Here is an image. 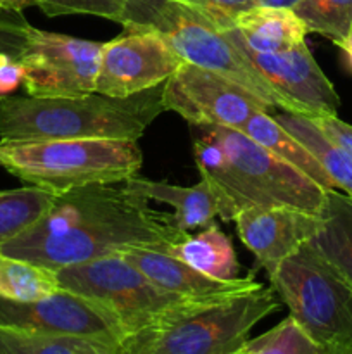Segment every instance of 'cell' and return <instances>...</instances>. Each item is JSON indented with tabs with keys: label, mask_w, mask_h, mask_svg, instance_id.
<instances>
[{
	"label": "cell",
	"mask_w": 352,
	"mask_h": 354,
	"mask_svg": "<svg viewBox=\"0 0 352 354\" xmlns=\"http://www.w3.org/2000/svg\"><path fill=\"white\" fill-rule=\"evenodd\" d=\"M81 349L83 354H121L117 346H107L102 342L86 341V339L81 341Z\"/></svg>",
	"instance_id": "obj_32"
},
{
	"label": "cell",
	"mask_w": 352,
	"mask_h": 354,
	"mask_svg": "<svg viewBox=\"0 0 352 354\" xmlns=\"http://www.w3.org/2000/svg\"><path fill=\"white\" fill-rule=\"evenodd\" d=\"M292 10L307 33H320L333 44L352 33V0H300Z\"/></svg>",
	"instance_id": "obj_24"
},
{
	"label": "cell",
	"mask_w": 352,
	"mask_h": 354,
	"mask_svg": "<svg viewBox=\"0 0 352 354\" xmlns=\"http://www.w3.org/2000/svg\"><path fill=\"white\" fill-rule=\"evenodd\" d=\"M307 245L352 286V197L326 190L320 228Z\"/></svg>",
	"instance_id": "obj_18"
},
{
	"label": "cell",
	"mask_w": 352,
	"mask_h": 354,
	"mask_svg": "<svg viewBox=\"0 0 352 354\" xmlns=\"http://www.w3.org/2000/svg\"><path fill=\"white\" fill-rule=\"evenodd\" d=\"M144 156L137 140H0V166L28 185L54 194L88 185L124 183L140 171Z\"/></svg>",
	"instance_id": "obj_5"
},
{
	"label": "cell",
	"mask_w": 352,
	"mask_h": 354,
	"mask_svg": "<svg viewBox=\"0 0 352 354\" xmlns=\"http://www.w3.org/2000/svg\"><path fill=\"white\" fill-rule=\"evenodd\" d=\"M230 40L245 50L273 54L302 44L307 28L292 9L254 7L237 16L235 24L224 28Z\"/></svg>",
	"instance_id": "obj_16"
},
{
	"label": "cell",
	"mask_w": 352,
	"mask_h": 354,
	"mask_svg": "<svg viewBox=\"0 0 352 354\" xmlns=\"http://www.w3.org/2000/svg\"><path fill=\"white\" fill-rule=\"evenodd\" d=\"M251 354H330L313 341L292 317H286L276 327L255 339H248Z\"/></svg>",
	"instance_id": "obj_25"
},
{
	"label": "cell",
	"mask_w": 352,
	"mask_h": 354,
	"mask_svg": "<svg viewBox=\"0 0 352 354\" xmlns=\"http://www.w3.org/2000/svg\"><path fill=\"white\" fill-rule=\"evenodd\" d=\"M55 277L61 289L95 301L116 315L128 335L186 308L207 303L161 289L121 254L64 266Z\"/></svg>",
	"instance_id": "obj_8"
},
{
	"label": "cell",
	"mask_w": 352,
	"mask_h": 354,
	"mask_svg": "<svg viewBox=\"0 0 352 354\" xmlns=\"http://www.w3.org/2000/svg\"><path fill=\"white\" fill-rule=\"evenodd\" d=\"M162 113L164 83L126 99L97 92L76 97L7 95L0 99V140H138Z\"/></svg>",
	"instance_id": "obj_3"
},
{
	"label": "cell",
	"mask_w": 352,
	"mask_h": 354,
	"mask_svg": "<svg viewBox=\"0 0 352 354\" xmlns=\"http://www.w3.org/2000/svg\"><path fill=\"white\" fill-rule=\"evenodd\" d=\"M178 2L186 3L199 12L206 14L223 30L233 26L235 19L242 12L259 7V0H178Z\"/></svg>",
	"instance_id": "obj_29"
},
{
	"label": "cell",
	"mask_w": 352,
	"mask_h": 354,
	"mask_svg": "<svg viewBox=\"0 0 352 354\" xmlns=\"http://www.w3.org/2000/svg\"><path fill=\"white\" fill-rule=\"evenodd\" d=\"M166 111L179 114L188 124H214L242 130L257 111H273L238 83L183 62L164 82Z\"/></svg>",
	"instance_id": "obj_11"
},
{
	"label": "cell",
	"mask_w": 352,
	"mask_h": 354,
	"mask_svg": "<svg viewBox=\"0 0 352 354\" xmlns=\"http://www.w3.org/2000/svg\"><path fill=\"white\" fill-rule=\"evenodd\" d=\"M186 235L173 214L152 209L126 183H110L59 194L50 209L0 252L57 272L137 248L169 251Z\"/></svg>",
	"instance_id": "obj_1"
},
{
	"label": "cell",
	"mask_w": 352,
	"mask_h": 354,
	"mask_svg": "<svg viewBox=\"0 0 352 354\" xmlns=\"http://www.w3.org/2000/svg\"><path fill=\"white\" fill-rule=\"evenodd\" d=\"M245 248L261 268L271 275L276 266L311 241L320 228L321 216L292 207H247L235 218Z\"/></svg>",
	"instance_id": "obj_14"
},
{
	"label": "cell",
	"mask_w": 352,
	"mask_h": 354,
	"mask_svg": "<svg viewBox=\"0 0 352 354\" xmlns=\"http://www.w3.org/2000/svg\"><path fill=\"white\" fill-rule=\"evenodd\" d=\"M289 317L330 354L352 351V286L307 244L269 275Z\"/></svg>",
	"instance_id": "obj_7"
},
{
	"label": "cell",
	"mask_w": 352,
	"mask_h": 354,
	"mask_svg": "<svg viewBox=\"0 0 352 354\" xmlns=\"http://www.w3.org/2000/svg\"><path fill=\"white\" fill-rule=\"evenodd\" d=\"M273 289L195 304L128 335L121 354H235L248 342L252 328L278 311Z\"/></svg>",
	"instance_id": "obj_6"
},
{
	"label": "cell",
	"mask_w": 352,
	"mask_h": 354,
	"mask_svg": "<svg viewBox=\"0 0 352 354\" xmlns=\"http://www.w3.org/2000/svg\"><path fill=\"white\" fill-rule=\"evenodd\" d=\"M57 196L35 185L0 190V245L33 227L50 209Z\"/></svg>",
	"instance_id": "obj_22"
},
{
	"label": "cell",
	"mask_w": 352,
	"mask_h": 354,
	"mask_svg": "<svg viewBox=\"0 0 352 354\" xmlns=\"http://www.w3.org/2000/svg\"><path fill=\"white\" fill-rule=\"evenodd\" d=\"M10 61V57L7 54H2V52H0V68H2L3 64H6V62H9Z\"/></svg>",
	"instance_id": "obj_36"
},
{
	"label": "cell",
	"mask_w": 352,
	"mask_h": 354,
	"mask_svg": "<svg viewBox=\"0 0 352 354\" xmlns=\"http://www.w3.org/2000/svg\"><path fill=\"white\" fill-rule=\"evenodd\" d=\"M35 6L48 17L86 14L119 23L124 0H35Z\"/></svg>",
	"instance_id": "obj_27"
},
{
	"label": "cell",
	"mask_w": 352,
	"mask_h": 354,
	"mask_svg": "<svg viewBox=\"0 0 352 354\" xmlns=\"http://www.w3.org/2000/svg\"><path fill=\"white\" fill-rule=\"evenodd\" d=\"M347 354H352V351H351V353H347Z\"/></svg>",
	"instance_id": "obj_39"
},
{
	"label": "cell",
	"mask_w": 352,
	"mask_h": 354,
	"mask_svg": "<svg viewBox=\"0 0 352 354\" xmlns=\"http://www.w3.org/2000/svg\"><path fill=\"white\" fill-rule=\"evenodd\" d=\"M0 325L117 348L128 335L116 315L107 308L64 289L30 303L0 297Z\"/></svg>",
	"instance_id": "obj_10"
},
{
	"label": "cell",
	"mask_w": 352,
	"mask_h": 354,
	"mask_svg": "<svg viewBox=\"0 0 352 354\" xmlns=\"http://www.w3.org/2000/svg\"><path fill=\"white\" fill-rule=\"evenodd\" d=\"M31 24L24 19L23 12H0V52L7 54L14 61H19L28 44Z\"/></svg>",
	"instance_id": "obj_28"
},
{
	"label": "cell",
	"mask_w": 352,
	"mask_h": 354,
	"mask_svg": "<svg viewBox=\"0 0 352 354\" xmlns=\"http://www.w3.org/2000/svg\"><path fill=\"white\" fill-rule=\"evenodd\" d=\"M238 131H242V133H245L247 137H251L252 140L257 142L259 145L268 149L269 152L278 156V158L283 159L285 162L295 166L297 169H300L304 175H307L311 180H314V182L320 187H323L324 190L335 189L333 182H331L330 176L326 175V171H324L323 166L320 165V161L314 158L313 152H311L302 142L297 140L292 133H289V131L269 114V111H257V113H254L248 118L247 123L244 124V128Z\"/></svg>",
	"instance_id": "obj_20"
},
{
	"label": "cell",
	"mask_w": 352,
	"mask_h": 354,
	"mask_svg": "<svg viewBox=\"0 0 352 354\" xmlns=\"http://www.w3.org/2000/svg\"><path fill=\"white\" fill-rule=\"evenodd\" d=\"M124 183L147 201H155V203L169 204L175 207L173 221L185 234L197 228L202 230L209 227L217 216L216 199L209 185L202 178L197 185L192 187L171 185L168 182H152L140 176H131Z\"/></svg>",
	"instance_id": "obj_17"
},
{
	"label": "cell",
	"mask_w": 352,
	"mask_h": 354,
	"mask_svg": "<svg viewBox=\"0 0 352 354\" xmlns=\"http://www.w3.org/2000/svg\"><path fill=\"white\" fill-rule=\"evenodd\" d=\"M183 62L155 33L124 31L104 44L95 92L116 99L147 92L162 85Z\"/></svg>",
	"instance_id": "obj_12"
},
{
	"label": "cell",
	"mask_w": 352,
	"mask_h": 354,
	"mask_svg": "<svg viewBox=\"0 0 352 354\" xmlns=\"http://www.w3.org/2000/svg\"><path fill=\"white\" fill-rule=\"evenodd\" d=\"M102 41L31 28L19 62L23 86L33 97H76L95 92Z\"/></svg>",
	"instance_id": "obj_9"
},
{
	"label": "cell",
	"mask_w": 352,
	"mask_h": 354,
	"mask_svg": "<svg viewBox=\"0 0 352 354\" xmlns=\"http://www.w3.org/2000/svg\"><path fill=\"white\" fill-rule=\"evenodd\" d=\"M311 120L331 142L352 154V124L342 121L337 114H321V116H314Z\"/></svg>",
	"instance_id": "obj_30"
},
{
	"label": "cell",
	"mask_w": 352,
	"mask_h": 354,
	"mask_svg": "<svg viewBox=\"0 0 352 354\" xmlns=\"http://www.w3.org/2000/svg\"><path fill=\"white\" fill-rule=\"evenodd\" d=\"M238 48L251 59L271 88L289 100L299 114L309 118L338 114L340 97L328 76L321 71L306 41L273 54H257Z\"/></svg>",
	"instance_id": "obj_13"
},
{
	"label": "cell",
	"mask_w": 352,
	"mask_h": 354,
	"mask_svg": "<svg viewBox=\"0 0 352 354\" xmlns=\"http://www.w3.org/2000/svg\"><path fill=\"white\" fill-rule=\"evenodd\" d=\"M24 75H26V71H24V66L19 61L10 59L9 62H6L0 68V99L16 92L23 85Z\"/></svg>",
	"instance_id": "obj_31"
},
{
	"label": "cell",
	"mask_w": 352,
	"mask_h": 354,
	"mask_svg": "<svg viewBox=\"0 0 352 354\" xmlns=\"http://www.w3.org/2000/svg\"><path fill=\"white\" fill-rule=\"evenodd\" d=\"M59 289L55 272L0 252V297L30 303L43 299Z\"/></svg>",
	"instance_id": "obj_23"
},
{
	"label": "cell",
	"mask_w": 352,
	"mask_h": 354,
	"mask_svg": "<svg viewBox=\"0 0 352 354\" xmlns=\"http://www.w3.org/2000/svg\"><path fill=\"white\" fill-rule=\"evenodd\" d=\"M2 10H3V9H2V0H0V12H2Z\"/></svg>",
	"instance_id": "obj_38"
},
{
	"label": "cell",
	"mask_w": 352,
	"mask_h": 354,
	"mask_svg": "<svg viewBox=\"0 0 352 354\" xmlns=\"http://www.w3.org/2000/svg\"><path fill=\"white\" fill-rule=\"evenodd\" d=\"M81 341L0 325V354H83Z\"/></svg>",
	"instance_id": "obj_26"
},
{
	"label": "cell",
	"mask_w": 352,
	"mask_h": 354,
	"mask_svg": "<svg viewBox=\"0 0 352 354\" xmlns=\"http://www.w3.org/2000/svg\"><path fill=\"white\" fill-rule=\"evenodd\" d=\"M168 252L209 279L223 282L240 279L233 242L216 223L202 228L197 235H186Z\"/></svg>",
	"instance_id": "obj_19"
},
{
	"label": "cell",
	"mask_w": 352,
	"mask_h": 354,
	"mask_svg": "<svg viewBox=\"0 0 352 354\" xmlns=\"http://www.w3.org/2000/svg\"><path fill=\"white\" fill-rule=\"evenodd\" d=\"M119 24L124 31H150L161 37L185 62L238 83L271 109L297 113L271 88L251 59L206 14L178 0H124Z\"/></svg>",
	"instance_id": "obj_4"
},
{
	"label": "cell",
	"mask_w": 352,
	"mask_h": 354,
	"mask_svg": "<svg viewBox=\"0 0 352 354\" xmlns=\"http://www.w3.org/2000/svg\"><path fill=\"white\" fill-rule=\"evenodd\" d=\"M200 176L217 204V216L233 221L247 207H292L321 216L326 190L242 131L190 124Z\"/></svg>",
	"instance_id": "obj_2"
},
{
	"label": "cell",
	"mask_w": 352,
	"mask_h": 354,
	"mask_svg": "<svg viewBox=\"0 0 352 354\" xmlns=\"http://www.w3.org/2000/svg\"><path fill=\"white\" fill-rule=\"evenodd\" d=\"M235 354H251V351H248V348H247V346H245L244 349H240V351L235 353Z\"/></svg>",
	"instance_id": "obj_37"
},
{
	"label": "cell",
	"mask_w": 352,
	"mask_h": 354,
	"mask_svg": "<svg viewBox=\"0 0 352 354\" xmlns=\"http://www.w3.org/2000/svg\"><path fill=\"white\" fill-rule=\"evenodd\" d=\"M35 0H2V9L10 12H23L28 7H33Z\"/></svg>",
	"instance_id": "obj_33"
},
{
	"label": "cell",
	"mask_w": 352,
	"mask_h": 354,
	"mask_svg": "<svg viewBox=\"0 0 352 354\" xmlns=\"http://www.w3.org/2000/svg\"><path fill=\"white\" fill-rule=\"evenodd\" d=\"M335 45H337V47L340 48L342 52H344V57H345V62H347V68L352 71V33L349 35L345 40L338 41V44H335Z\"/></svg>",
	"instance_id": "obj_34"
},
{
	"label": "cell",
	"mask_w": 352,
	"mask_h": 354,
	"mask_svg": "<svg viewBox=\"0 0 352 354\" xmlns=\"http://www.w3.org/2000/svg\"><path fill=\"white\" fill-rule=\"evenodd\" d=\"M300 0H259V7H280V9H293Z\"/></svg>",
	"instance_id": "obj_35"
},
{
	"label": "cell",
	"mask_w": 352,
	"mask_h": 354,
	"mask_svg": "<svg viewBox=\"0 0 352 354\" xmlns=\"http://www.w3.org/2000/svg\"><path fill=\"white\" fill-rule=\"evenodd\" d=\"M276 121L285 128L289 133L299 142H302L307 149L320 161L326 175L333 182L335 189L344 190L349 197H352V154L344 147L331 142L320 128L314 124L309 116L299 113L282 111L273 114Z\"/></svg>",
	"instance_id": "obj_21"
},
{
	"label": "cell",
	"mask_w": 352,
	"mask_h": 354,
	"mask_svg": "<svg viewBox=\"0 0 352 354\" xmlns=\"http://www.w3.org/2000/svg\"><path fill=\"white\" fill-rule=\"evenodd\" d=\"M121 256L133 266H137L155 286L168 292L188 297V299L216 301L237 296V294L251 292V290L262 287V283L255 282L252 277H247V279L240 277L231 282L209 279L162 249L137 248L123 252Z\"/></svg>",
	"instance_id": "obj_15"
}]
</instances>
